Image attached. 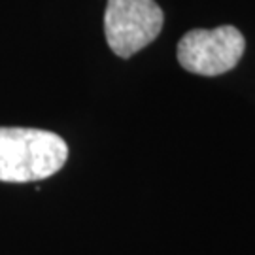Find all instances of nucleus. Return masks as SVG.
<instances>
[{
  "label": "nucleus",
  "instance_id": "nucleus-1",
  "mask_svg": "<svg viewBox=\"0 0 255 255\" xmlns=\"http://www.w3.org/2000/svg\"><path fill=\"white\" fill-rule=\"evenodd\" d=\"M66 159V142L51 130L0 127V182L46 180L63 168Z\"/></svg>",
  "mask_w": 255,
  "mask_h": 255
},
{
  "label": "nucleus",
  "instance_id": "nucleus-2",
  "mask_svg": "<svg viewBox=\"0 0 255 255\" xmlns=\"http://www.w3.org/2000/svg\"><path fill=\"white\" fill-rule=\"evenodd\" d=\"M164 23L163 9L155 0H108L104 34L110 49L128 59L159 36Z\"/></svg>",
  "mask_w": 255,
  "mask_h": 255
},
{
  "label": "nucleus",
  "instance_id": "nucleus-3",
  "mask_svg": "<svg viewBox=\"0 0 255 255\" xmlns=\"http://www.w3.org/2000/svg\"><path fill=\"white\" fill-rule=\"evenodd\" d=\"M246 49L242 32L233 25L204 30L195 28L178 42V63L199 76H221L233 70Z\"/></svg>",
  "mask_w": 255,
  "mask_h": 255
}]
</instances>
